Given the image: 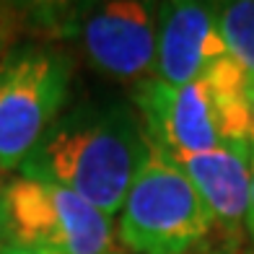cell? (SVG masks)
I'll return each mask as SVG.
<instances>
[{"mask_svg": "<svg viewBox=\"0 0 254 254\" xmlns=\"http://www.w3.org/2000/svg\"><path fill=\"white\" fill-rule=\"evenodd\" d=\"M0 247L125 254L109 215L60 184L21 174L0 182Z\"/></svg>", "mask_w": 254, "mask_h": 254, "instance_id": "cell-3", "label": "cell"}, {"mask_svg": "<svg viewBox=\"0 0 254 254\" xmlns=\"http://www.w3.org/2000/svg\"><path fill=\"white\" fill-rule=\"evenodd\" d=\"M249 75L226 57L184 86L156 78L132 86V107L153 151L179 161L215 148H249Z\"/></svg>", "mask_w": 254, "mask_h": 254, "instance_id": "cell-2", "label": "cell"}, {"mask_svg": "<svg viewBox=\"0 0 254 254\" xmlns=\"http://www.w3.org/2000/svg\"><path fill=\"white\" fill-rule=\"evenodd\" d=\"M70 55L47 44H21L0 57V174L24 166L70 94Z\"/></svg>", "mask_w": 254, "mask_h": 254, "instance_id": "cell-5", "label": "cell"}, {"mask_svg": "<svg viewBox=\"0 0 254 254\" xmlns=\"http://www.w3.org/2000/svg\"><path fill=\"white\" fill-rule=\"evenodd\" d=\"M0 254H50L39 249H24V247H0Z\"/></svg>", "mask_w": 254, "mask_h": 254, "instance_id": "cell-12", "label": "cell"}, {"mask_svg": "<svg viewBox=\"0 0 254 254\" xmlns=\"http://www.w3.org/2000/svg\"><path fill=\"white\" fill-rule=\"evenodd\" d=\"M213 228L190 177L151 148L117 213L120 247L130 254H194Z\"/></svg>", "mask_w": 254, "mask_h": 254, "instance_id": "cell-4", "label": "cell"}, {"mask_svg": "<svg viewBox=\"0 0 254 254\" xmlns=\"http://www.w3.org/2000/svg\"><path fill=\"white\" fill-rule=\"evenodd\" d=\"M75 34L99 73L130 86L156 75L158 3L112 0L88 5Z\"/></svg>", "mask_w": 254, "mask_h": 254, "instance_id": "cell-6", "label": "cell"}, {"mask_svg": "<svg viewBox=\"0 0 254 254\" xmlns=\"http://www.w3.org/2000/svg\"><path fill=\"white\" fill-rule=\"evenodd\" d=\"M247 236L254 244V156H252V197H249V215H247Z\"/></svg>", "mask_w": 254, "mask_h": 254, "instance_id": "cell-10", "label": "cell"}, {"mask_svg": "<svg viewBox=\"0 0 254 254\" xmlns=\"http://www.w3.org/2000/svg\"><path fill=\"white\" fill-rule=\"evenodd\" d=\"M194 254H239V252H234L231 247H223V249H210V252H194Z\"/></svg>", "mask_w": 254, "mask_h": 254, "instance_id": "cell-13", "label": "cell"}, {"mask_svg": "<svg viewBox=\"0 0 254 254\" xmlns=\"http://www.w3.org/2000/svg\"><path fill=\"white\" fill-rule=\"evenodd\" d=\"M174 164L190 177L207 205L215 228L231 241L244 231L252 197V151L249 148H215L207 153L179 158Z\"/></svg>", "mask_w": 254, "mask_h": 254, "instance_id": "cell-8", "label": "cell"}, {"mask_svg": "<svg viewBox=\"0 0 254 254\" xmlns=\"http://www.w3.org/2000/svg\"><path fill=\"white\" fill-rule=\"evenodd\" d=\"M148 153L151 143L135 107L83 104L60 114L18 174L60 184L114 218Z\"/></svg>", "mask_w": 254, "mask_h": 254, "instance_id": "cell-1", "label": "cell"}, {"mask_svg": "<svg viewBox=\"0 0 254 254\" xmlns=\"http://www.w3.org/2000/svg\"><path fill=\"white\" fill-rule=\"evenodd\" d=\"M218 18L231 57L254 83V0L218 3Z\"/></svg>", "mask_w": 254, "mask_h": 254, "instance_id": "cell-9", "label": "cell"}, {"mask_svg": "<svg viewBox=\"0 0 254 254\" xmlns=\"http://www.w3.org/2000/svg\"><path fill=\"white\" fill-rule=\"evenodd\" d=\"M249 151L254 156V83L249 88Z\"/></svg>", "mask_w": 254, "mask_h": 254, "instance_id": "cell-11", "label": "cell"}, {"mask_svg": "<svg viewBox=\"0 0 254 254\" xmlns=\"http://www.w3.org/2000/svg\"><path fill=\"white\" fill-rule=\"evenodd\" d=\"M226 57L231 52L221 31L218 3H158L156 80L169 86L192 83Z\"/></svg>", "mask_w": 254, "mask_h": 254, "instance_id": "cell-7", "label": "cell"}]
</instances>
